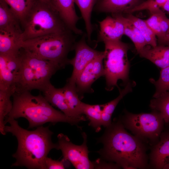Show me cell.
Listing matches in <instances>:
<instances>
[{
	"label": "cell",
	"instance_id": "obj_23",
	"mask_svg": "<svg viewBox=\"0 0 169 169\" xmlns=\"http://www.w3.org/2000/svg\"><path fill=\"white\" fill-rule=\"evenodd\" d=\"M62 89L69 107L75 117L80 118L82 116L81 113L82 102L80 101L75 85L67 82Z\"/></svg>",
	"mask_w": 169,
	"mask_h": 169
},
{
	"label": "cell",
	"instance_id": "obj_25",
	"mask_svg": "<svg viewBox=\"0 0 169 169\" xmlns=\"http://www.w3.org/2000/svg\"><path fill=\"white\" fill-rule=\"evenodd\" d=\"M125 16L137 28L144 38L146 45L155 47L157 45V39L154 33L145 20L133 15L126 13Z\"/></svg>",
	"mask_w": 169,
	"mask_h": 169
},
{
	"label": "cell",
	"instance_id": "obj_18",
	"mask_svg": "<svg viewBox=\"0 0 169 169\" xmlns=\"http://www.w3.org/2000/svg\"><path fill=\"white\" fill-rule=\"evenodd\" d=\"M138 54L161 69L169 66V46L146 45Z\"/></svg>",
	"mask_w": 169,
	"mask_h": 169
},
{
	"label": "cell",
	"instance_id": "obj_6",
	"mask_svg": "<svg viewBox=\"0 0 169 169\" xmlns=\"http://www.w3.org/2000/svg\"><path fill=\"white\" fill-rule=\"evenodd\" d=\"M21 28L23 41L69 29L54 7L40 0L34 3Z\"/></svg>",
	"mask_w": 169,
	"mask_h": 169
},
{
	"label": "cell",
	"instance_id": "obj_17",
	"mask_svg": "<svg viewBox=\"0 0 169 169\" xmlns=\"http://www.w3.org/2000/svg\"><path fill=\"white\" fill-rule=\"evenodd\" d=\"M145 0H98L95 7L99 13H125Z\"/></svg>",
	"mask_w": 169,
	"mask_h": 169
},
{
	"label": "cell",
	"instance_id": "obj_36",
	"mask_svg": "<svg viewBox=\"0 0 169 169\" xmlns=\"http://www.w3.org/2000/svg\"><path fill=\"white\" fill-rule=\"evenodd\" d=\"M163 169H169V163L164 166Z\"/></svg>",
	"mask_w": 169,
	"mask_h": 169
},
{
	"label": "cell",
	"instance_id": "obj_27",
	"mask_svg": "<svg viewBox=\"0 0 169 169\" xmlns=\"http://www.w3.org/2000/svg\"><path fill=\"white\" fill-rule=\"evenodd\" d=\"M18 26L20 23L8 4L0 0V29Z\"/></svg>",
	"mask_w": 169,
	"mask_h": 169
},
{
	"label": "cell",
	"instance_id": "obj_20",
	"mask_svg": "<svg viewBox=\"0 0 169 169\" xmlns=\"http://www.w3.org/2000/svg\"><path fill=\"white\" fill-rule=\"evenodd\" d=\"M119 19L124 26V35L129 37L134 43L137 52L139 53L146 45L143 36L134 24L122 13L112 14Z\"/></svg>",
	"mask_w": 169,
	"mask_h": 169
},
{
	"label": "cell",
	"instance_id": "obj_30",
	"mask_svg": "<svg viewBox=\"0 0 169 169\" xmlns=\"http://www.w3.org/2000/svg\"><path fill=\"white\" fill-rule=\"evenodd\" d=\"M161 10L157 8L150 11L151 14L150 17L145 20L148 26L152 30L157 38L158 44H160L162 41V35L159 24V19Z\"/></svg>",
	"mask_w": 169,
	"mask_h": 169
},
{
	"label": "cell",
	"instance_id": "obj_33",
	"mask_svg": "<svg viewBox=\"0 0 169 169\" xmlns=\"http://www.w3.org/2000/svg\"><path fill=\"white\" fill-rule=\"evenodd\" d=\"M62 159L61 161L52 159L47 157L45 160L46 169H64L65 168L64 162Z\"/></svg>",
	"mask_w": 169,
	"mask_h": 169
},
{
	"label": "cell",
	"instance_id": "obj_10",
	"mask_svg": "<svg viewBox=\"0 0 169 169\" xmlns=\"http://www.w3.org/2000/svg\"><path fill=\"white\" fill-rule=\"evenodd\" d=\"M104 51L90 62L77 77L75 85L80 99L82 98L84 93L93 92L91 88L92 84L100 77L104 76Z\"/></svg>",
	"mask_w": 169,
	"mask_h": 169
},
{
	"label": "cell",
	"instance_id": "obj_37",
	"mask_svg": "<svg viewBox=\"0 0 169 169\" xmlns=\"http://www.w3.org/2000/svg\"></svg>",
	"mask_w": 169,
	"mask_h": 169
},
{
	"label": "cell",
	"instance_id": "obj_2",
	"mask_svg": "<svg viewBox=\"0 0 169 169\" xmlns=\"http://www.w3.org/2000/svg\"><path fill=\"white\" fill-rule=\"evenodd\" d=\"M6 132L11 133L17 140L18 146L13 155L16 161L12 166H24L30 169H46L45 160L52 149L59 150L58 143L51 139L53 132L49 126H43L34 130L28 131L20 127L15 119L6 117L5 124Z\"/></svg>",
	"mask_w": 169,
	"mask_h": 169
},
{
	"label": "cell",
	"instance_id": "obj_8",
	"mask_svg": "<svg viewBox=\"0 0 169 169\" xmlns=\"http://www.w3.org/2000/svg\"><path fill=\"white\" fill-rule=\"evenodd\" d=\"M120 120L125 128L150 148L159 141L165 124L164 120L158 111L150 113L133 114L125 110Z\"/></svg>",
	"mask_w": 169,
	"mask_h": 169
},
{
	"label": "cell",
	"instance_id": "obj_4",
	"mask_svg": "<svg viewBox=\"0 0 169 169\" xmlns=\"http://www.w3.org/2000/svg\"><path fill=\"white\" fill-rule=\"evenodd\" d=\"M74 34L69 29L22 41L21 48L39 58L57 63L63 69L69 64L68 55L74 50L76 42Z\"/></svg>",
	"mask_w": 169,
	"mask_h": 169
},
{
	"label": "cell",
	"instance_id": "obj_1",
	"mask_svg": "<svg viewBox=\"0 0 169 169\" xmlns=\"http://www.w3.org/2000/svg\"><path fill=\"white\" fill-rule=\"evenodd\" d=\"M125 129L120 118L112 122L99 139L103 147L98 152L103 159L123 169L150 168L149 146Z\"/></svg>",
	"mask_w": 169,
	"mask_h": 169
},
{
	"label": "cell",
	"instance_id": "obj_3",
	"mask_svg": "<svg viewBox=\"0 0 169 169\" xmlns=\"http://www.w3.org/2000/svg\"><path fill=\"white\" fill-rule=\"evenodd\" d=\"M12 96L13 108L6 117L25 118L29 123L28 129L43 126L48 122L53 125L62 122L76 125L85 120L83 116L78 118L67 116L54 108L41 94L34 96L26 91L15 92Z\"/></svg>",
	"mask_w": 169,
	"mask_h": 169
},
{
	"label": "cell",
	"instance_id": "obj_32",
	"mask_svg": "<svg viewBox=\"0 0 169 169\" xmlns=\"http://www.w3.org/2000/svg\"><path fill=\"white\" fill-rule=\"evenodd\" d=\"M167 0H146L133 9L127 12L126 13L147 10L149 12L157 8H161Z\"/></svg>",
	"mask_w": 169,
	"mask_h": 169
},
{
	"label": "cell",
	"instance_id": "obj_22",
	"mask_svg": "<svg viewBox=\"0 0 169 169\" xmlns=\"http://www.w3.org/2000/svg\"><path fill=\"white\" fill-rule=\"evenodd\" d=\"M97 0H74L80 10L84 21L86 32L87 39L90 41L94 28L91 23V14L94 5Z\"/></svg>",
	"mask_w": 169,
	"mask_h": 169
},
{
	"label": "cell",
	"instance_id": "obj_11",
	"mask_svg": "<svg viewBox=\"0 0 169 169\" xmlns=\"http://www.w3.org/2000/svg\"><path fill=\"white\" fill-rule=\"evenodd\" d=\"M86 34H84L81 38L76 42L74 47L75 55L72 59H69V64L73 68L71 75L67 82L75 85L76 79L85 67L91 61L100 55L102 51H99L90 47L87 44Z\"/></svg>",
	"mask_w": 169,
	"mask_h": 169
},
{
	"label": "cell",
	"instance_id": "obj_7",
	"mask_svg": "<svg viewBox=\"0 0 169 169\" xmlns=\"http://www.w3.org/2000/svg\"><path fill=\"white\" fill-rule=\"evenodd\" d=\"M103 42L105 48L103 65L105 89L111 91L116 86L120 90L117 84L119 80H122L125 84L129 82L130 64L127 53L130 46L121 40L105 41Z\"/></svg>",
	"mask_w": 169,
	"mask_h": 169
},
{
	"label": "cell",
	"instance_id": "obj_24",
	"mask_svg": "<svg viewBox=\"0 0 169 169\" xmlns=\"http://www.w3.org/2000/svg\"><path fill=\"white\" fill-rule=\"evenodd\" d=\"M104 105H91L82 102L81 107L82 115H86L89 120V125L96 131H99L101 125V114Z\"/></svg>",
	"mask_w": 169,
	"mask_h": 169
},
{
	"label": "cell",
	"instance_id": "obj_28",
	"mask_svg": "<svg viewBox=\"0 0 169 169\" xmlns=\"http://www.w3.org/2000/svg\"><path fill=\"white\" fill-rule=\"evenodd\" d=\"M150 106L161 114L165 123L169 122V91L151 100Z\"/></svg>",
	"mask_w": 169,
	"mask_h": 169
},
{
	"label": "cell",
	"instance_id": "obj_31",
	"mask_svg": "<svg viewBox=\"0 0 169 169\" xmlns=\"http://www.w3.org/2000/svg\"><path fill=\"white\" fill-rule=\"evenodd\" d=\"M135 84V82H128L124 89L119 90L120 94L117 98L104 105L103 111L112 115L119 101L125 95L132 91V88Z\"/></svg>",
	"mask_w": 169,
	"mask_h": 169
},
{
	"label": "cell",
	"instance_id": "obj_29",
	"mask_svg": "<svg viewBox=\"0 0 169 169\" xmlns=\"http://www.w3.org/2000/svg\"><path fill=\"white\" fill-rule=\"evenodd\" d=\"M150 81L154 85L156 91L154 98H156L162 94L169 91V66L161 69L160 76L157 80L151 78Z\"/></svg>",
	"mask_w": 169,
	"mask_h": 169
},
{
	"label": "cell",
	"instance_id": "obj_21",
	"mask_svg": "<svg viewBox=\"0 0 169 169\" xmlns=\"http://www.w3.org/2000/svg\"><path fill=\"white\" fill-rule=\"evenodd\" d=\"M15 92V88L0 89V132L5 135V120L13 108V102L10 98Z\"/></svg>",
	"mask_w": 169,
	"mask_h": 169
},
{
	"label": "cell",
	"instance_id": "obj_13",
	"mask_svg": "<svg viewBox=\"0 0 169 169\" xmlns=\"http://www.w3.org/2000/svg\"><path fill=\"white\" fill-rule=\"evenodd\" d=\"M150 148L149 155L150 168L163 169L169 163V122L165 123L159 141Z\"/></svg>",
	"mask_w": 169,
	"mask_h": 169
},
{
	"label": "cell",
	"instance_id": "obj_19",
	"mask_svg": "<svg viewBox=\"0 0 169 169\" xmlns=\"http://www.w3.org/2000/svg\"><path fill=\"white\" fill-rule=\"evenodd\" d=\"M42 92L45 99L52 106L58 108L68 116L78 118L75 117L70 109L62 88H56L50 83Z\"/></svg>",
	"mask_w": 169,
	"mask_h": 169
},
{
	"label": "cell",
	"instance_id": "obj_14",
	"mask_svg": "<svg viewBox=\"0 0 169 169\" xmlns=\"http://www.w3.org/2000/svg\"><path fill=\"white\" fill-rule=\"evenodd\" d=\"M22 32L20 26L0 29V54L18 53Z\"/></svg>",
	"mask_w": 169,
	"mask_h": 169
},
{
	"label": "cell",
	"instance_id": "obj_26",
	"mask_svg": "<svg viewBox=\"0 0 169 169\" xmlns=\"http://www.w3.org/2000/svg\"><path fill=\"white\" fill-rule=\"evenodd\" d=\"M19 21L21 26L37 0H4Z\"/></svg>",
	"mask_w": 169,
	"mask_h": 169
},
{
	"label": "cell",
	"instance_id": "obj_5",
	"mask_svg": "<svg viewBox=\"0 0 169 169\" xmlns=\"http://www.w3.org/2000/svg\"><path fill=\"white\" fill-rule=\"evenodd\" d=\"M20 68L15 83V92L36 89L42 92L50 83L52 76L62 69L54 62L39 58L21 48Z\"/></svg>",
	"mask_w": 169,
	"mask_h": 169
},
{
	"label": "cell",
	"instance_id": "obj_34",
	"mask_svg": "<svg viewBox=\"0 0 169 169\" xmlns=\"http://www.w3.org/2000/svg\"><path fill=\"white\" fill-rule=\"evenodd\" d=\"M161 8H162L164 11L169 13V0H167Z\"/></svg>",
	"mask_w": 169,
	"mask_h": 169
},
{
	"label": "cell",
	"instance_id": "obj_15",
	"mask_svg": "<svg viewBox=\"0 0 169 169\" xmlns=\"http://www.w3.org/2000/svg\"><path fill=\"white\" fill-rule=\"evenodd\" d=\"M51 0L53 6L68 28L75 34L82 35V31L77 26L80 18L76 12L74 0Z\"/></svg>",
	"mask_w": 169,
	"mask_h": 169
},
{
	"label": "cell",
	"instance_id": "obj_9",
	"mask_svg": "<svg viewBox=\"0 0 169 169\" xmlns=\"http://www.w3.org/2000/svg\"><path fill=\"white\" fill-rule=\"evenodd\" d=\"M83 142L81 145L73 144L68 137L62 133L57 136L59 150H61L65 161H69L77 169L95 168L94 163L89 160L87 146V136L82 133Z\"/></svg>",
	"mask_w": 169,
	"mask_h": 169
},
{
	"label": "cell",
	"instance_id": "obj_35",
	"mask_svg": "<svg viewBox=\"0 0 169 169\" xmlns=\"http://www.w3.org/2000/svg\"><path fill=\"white\" fill-rule=\"evenodd\" d=\"M40 0L53 5L52 2H51V0Z\"/></svg>",
	"mask_w": 169,
	"mask_h": 169
},
{
	"label": "cell",
	"instance_id": "obj_12",
	"mask_svg": "<svg viewBox=\"0 0 169 169\" xmlns=\"http://www.w3.org/2000/svg\"><path fill=\"white\" fill-rule=\"evenodd\" d=\"M21 64L19 52L0 54V89L15 88Z\"/></svg>",
	"mask_w": 169,
	"mask_h": 169
},
{
	"label": "cell",
	"instance_id": "obj_16",
	"mask_svg": "<svg viewBox=\"0 0 169 169\" xmlns=\"http://www.w3.org/2000/svg\"><path fill=\"white\" fill-rule=\"evenodd\" d=\"M98 39L100 41L120 40L124 35V26L121 22L112 16H107L99 22Z\"/></svg>",
	"mask_w": 169,
	"mask_h": 169
}]
</instances>
